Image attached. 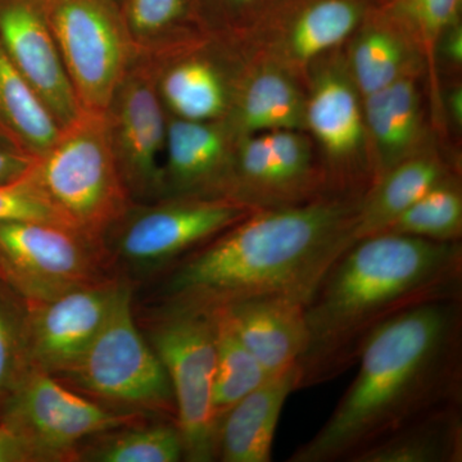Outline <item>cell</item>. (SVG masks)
Returning <instances> with one entry per match:
<instances>
[{"label":"cell","mask_w":462,"mask_h":462,"mask_svg":"<svg viewBox=\"0 0 462 462\" xmlns=\"http://www.w3.org/2000/svg\"><path fill=\"white\" fill-rule=\"evenodd\" d=\"M330 418L288 462H352L422 416L461 403L462 300H434L380 325Z\"/></svg>","instance_id":"cell-1"},{"label":"cell","mask_w":462,"mask_h":462,"mask_svg":"<svg viewBox=\"0 0 462 462\" xmlns=\"http://www.w3.org/2000/svg\"><path fill=\"white\" fill-rule=\"evenodd\" d=\"M26 307L14 289L0 284V409L29 365L25 354Z\"/></svg>","instance_id":"cell-33"},{"label":"cell","mask_w":462,"mask_h":462,"mask_svg":"<svg viewBox=\"0 0 462 462\" xmlns=\"http://www.w3.org/2000/svg\"><path fill=\"white\" fill-rule=\"evenodd\" d=\"M447 112L449 117L454 121L456 126L461 127L462 125V89L461 87L452 88L447 93Z\"/></svg>","instance_id":"cell-38"},{"label":"cell","mask_w":462,"mask_h":462,"mask_svg":"<svg viewBox=\"0 0 462 462\" xmlns=\"http://www.w3.org/2000/svg\"><path fill=\"white\" fill-rule=\"evenodd\" d=\"M376 3H378L379 7H382V5H384L385 3L388 2V0H375Z\"/></svg>","instance_id":"cell-39"},{"label":"cell","mask_w":462,"mask_h":462,"mask_svg":"<svg viewBox=\"0 0 462 462\" xmlns=\"http://www.w3.org/2000/svg\"><path fill=\"white\" fill-rule=\"evenodd\" d=\"M116 3H117L118 5V7H120V3H121V0H115Z\"/></svg>","instance_id":"cell-40"},{"label":"cell","mask_w":462,"mask_h":462,"mask_svg":"<svg viewBox=\"0 0 462 462\" xmlns=\"http://www.w3.org/2000/svg\"><path fill=\"white\" fill-rule=\"evenodd\" d=\"M236 138L224 120H167L162 199H224Z\"/></svg>","instance_id":"cell-17"},{"label":"cell","mask_w":462,"mask_h":462,"mask_svg":"<svg viewBox=\"0 0 462 462\" xmlns=\"http://www.w3.org/2000/svg\"><path fill=\"white\" fill-rule=\"evenodd\" d=\"M436 51L447 62L455 67H460L462 63V27L461 23H455L437 42Z\"/></svg>","instance_id":"cell-37"},{"label":"cell","mask_w":462,"mask_h":462,"mask_svg":"<svg viewBox=\"0 0 462 462\" xmlns=\"http://www.w3.org/2000/svg\"><path fill=\"white\" fill-rule=\"evenodd\" d=\"M0 45L60 129L80 115L41 0H0Z\"/></svg>","instance_id":"cell-16"},{"label":"cell","mask_w":462,"mask_h":462,"mask_svg":"<svg viewBox=\"0 0 462 462\" xmlns=\"http://www.w3.org/2000/svg\"><path fill=\"white\" fill-rule=\"evenodd\" d=\"M26 178L63 224L102 242L134 205L103 112L81 111L33 160Z\"/></svg>","instance_id":"cell-4"},{"label":"cell","mask_w":462,"mask_h":462,"mask_svg":"<svg viewBox=\"0 0 462 462\" xmlns=\"http://www.w3.org/2000/svg\"><path fill=\"white\" fill-rule=\"evenodd\" d=\"M145 60L167 116L199 123L226 117L243 66L242 51L205 36Z\"/></svg>","instance_id":"cell-13"},{"label":"cell","mask_w":462,"mask_h":462,"mask_svg":"<svg viewBox=\"0 0 462 462\" xmlns=\"http://www.w3.org/2000/svg\"><path fill=\"white\" fill-rule=\"evenodd\" d=\"M305 127L321 145L331 171L352 172L366 143L363 98L345 65L319 69L306 97Z\"/></svg>","instance_id":"cell-18"},{"label":"cell","mask_w":462,"mask_h":462,"mask_svg":"<svg viewBox=\"0 0 462 462\" xmlns=\"http://www.w3.org/2000/svg\"><path fill=\"white\" fill-rule=\"evenodd\" d=\"M33 160L35 158L0 134V185L12 184L25 178Z\"/></svg>","instance_id":"cell-35"},{"label":"cell","mask_w":462,"mask_h":462,"mask_svg":"<svg viewBox=\"0 0 462 462\" xmlns=\"http://www.w3.org/2000/svg\"><path fill=\"white\" fill-rule=\"evenodd\" d=\"M105 243L53 221H0V275L27 302L96 284Z\"/></svg>","instance_id":"cell-8"},{"label":"cell","mask_w":462,"mask_h":462,"mask_svg":"<svg viewBox=\"0 0 462 462\" xmlns=\"http://www.w3.org/2000/svg\"><path fill=\"white\" fill-rule=\"evenodd\" d=\"M11 220L53 221L63 224L26 176L12 184L0 185V221Z\"/></svg>","instance_id":"cell-34"},{"label":"cell","mask_w":462,"mask_h":462,"mask_svg":"<svg viewBox=\"0 0 462 462\" xmlns=\"http://www.w3.org/2000/svg\"><path fill=\"white\" fill-rule=\"evenodd\" d=\"M462 461L461 403L437 410L370 447L352 462Z\"/></svg>","instance_id":"cell-26"},{"label":"cell","mask_w":462,"mask_h":462,"mask_svg":"<svg viewBox=\"0 0 462 462\" xmlns=\"http://www.w3.org/2000/svg\"><path fill=\"white\" fill-rule=\"evenodd\" d=\"M117 287L116 282H96L50 300L27 302V365L51 375L71 369L105 324Z\"/></svg>","instance_id":"cell-14"},{"label":"cell","mask_w":462,"mask_h":462,"mask_svg":"<svg viewBox=\"0 0 462 462\" xmlns=\"http://www.w3.org/2000/svg\"><path fill=\"white\" fill-rule=\"evenodd\" d=\"M65 378L111 402L175 412L165 366L134 321L132 289L118 284L105 324Z\"/></svg>","instance_id":"cell-6"},{"label":"cell","mask_w":462,"mask_h":462,"mask_svg":"<svg viewBox=\"0 0 462 462\" xmlns=\"http://www.w3.org/2000/svg\"><path fill=\"white\" fill-rule=\"evenodd\" d=\"M81 111L105 112L136 56L115 0H41Z\"/></svg>","instance_id":"cell-7"},{"label":"cell","mask_w":462,"mask_h":462,"mask_svg":"<svg viewBox=\"0 0 462 462\" xmlns=\"http://www.w3.org/2000/svg\"><path fill=\"white\" fill-rule=\"evenodd\" d=\"M300 391V370L270 376L218 422L216 458L224 462H270L276 430L289 396Z\"/></svg>","instance_id":"cell-21"},{"label":"cell","mask_w":462,"mask_h":462,"mask_svg":"<svg viewBox=\"0 0 462 462\" xmlns=\"http://www.w3.org/2000/svg\"><path fill=\"white\" fill-rule=\"evenodd\" d=\"M60 133L53 116L0 45V134L38 158Z\"/></svg>","instance_id":"cell-27"},{"label":"cell","mask_w":462,"mask_h":462,"mask_svg":"<svg viewBox=\"0 0 462 462\" xmlns=\"http://www.w3.org/2000/svg\"><path fill=\"white\" fill-rule=\"evenodd\" d=\"M103 114L118 171L133 202L162 199L169 116L147 60L141 57L134 60Z\"/></svg>","instance_id":"cell-11"},{"label":"cell","mask_w":462,"mask_h":462,"mask_svg":"<svg viewBox=\"0 0 462 462\" xmlns=\"http://www.w3.org/2000/svg\"><path fill=\"white\" fill-rule=\"evenodd\" d=\"M354 35L346 67L361 98L413 74L411 41L382 8L374 9Z\"/></svg>","instance_id":"cell-24"},{"label":"cell","mask_w":462,"mask_h":462,"mask_svg":"<svg viewBox=\"0 0 462 462\" xmlns=\"http://www.w3.org/2000/svg\"><path fill=\"white\" fill-rule=\"evenodd\" d=\"M327 184V175L316 169L311 141L300 130H272L236 141L224 199L273 208L324 196Z\"/></svg>","instance_id":"cell-12"},{"label":"cell","mask_w":462,"mask_h":462,"mask_svg":"<svg viewBox=\"0 0 462 462\" xmlns=\"http://www.w3.org/2000/svg\"><path fill=\"white\" fill-rule=\"evenodd\" d=\"M194 16L209 38L242 50L272 0H191Z\"/></svg>","instance_id":"cell-32"},{"label":"cell","mask_w":462,"mask_h":462,"mask_svg":"<svg viewBox=\"0 0 462 462\" xmlns=\"http://www.w3.org/2000/svg\"><path fill=\"white\" fill-rule=\"evenodd\" d=\"M121 16L134 53L154 60L205 38L191 0H121Z\"/></svg>","instance_id":"cell-25"},{"label":"cell","mask_w":462,"mask_h":462,"mask_svg":"<svg viewBox=\"0 0 462 462\" xmlns=\"http://www.w3.org/2000/svg\"><path fill=\"white\" fill-rule=\"evenodd\" d=\"M151 339L171 383L185 460H216L214 314L170 305L152 330Z\"/></svg>","instance_id":"cell-5"},{"label":"cell","mask_w":462,"mask_h":462,"mask_svg":"<svg viewBox=\"0 0 462 462\" xmlns=\"http://www.w3.org/2000/svg\"><path fill=\"white\" fill-rule=\"evenodd\" d=\"M256 209L227 199L181 197L134 203L105 234L116 252L138 264H157L214 239Z\"/></svg>","instance_id":"cell-9"},{"label":"cell","mask_w":462,"mask_h":462,"mask_svg":"<svg viewBox=\"0 0 462 462\" xmlns=\"http://www.w3.org/2000/svg\"><path fill=\"white\" fill-rule=\"evenodd\" d=\"M363 197L324 194L298 205L256 209L200 245L173 273L171 305L212 311L240 300L287 297L309 303L355 243Z\"/></svg>","instance_id":"cell-2"},{"label":"cell","mask_w":462,"mask_h":462,"mask_svg":"<svg viewBox=\"0 0 462 462\" xmlns=\"http://www.w3.org/2000/svg\"><path fill=\"white\" fill-rule=\"evenodd\" d=\"M36 461L32 449L20 431L5 419L0 420V462Z\"/></svg>","instance_id":"cell-36"},{"label":"cell","mask_w":462,"mask_h":462,"mask_svg":"<svg viewBox=\"0 0 462 462\" xmlns=\"http://www.w3.org/2000/svg\"><path fill=\"white\" fill-rule=\"evenodd\" d=\"M448 176L451 175L442 161L427 151H420L382 173L357 207L355 242L387 230L416 200Z\"/></svg>","instance_id":"cell-23"},{"label":"cell","mask_w":462,"mask_h":462,"mask_svg":"<svg viewBox=\"0 0 462 462\" xmlns=\"http://www.w3.org/2000/svg\"><path fill=\"white\" fill-rule=\"evenodd\" d=\"M380 8L431 57L440 36L460 23L461 0H388Z\"/></svg>","instance_id":"cell-30"},{"label":"cell","mask_w":462,"mask_h":462,"mask_svg":"<svg viewBox=\"0 0 462 462\" xmlns=\"http://www.w3.org/2000/svg\"><path fill=\"white\" fill-rule=\"evenodd\" d=\"M306 96L293 75L278 63L240 69L224 123L236 139L272 130L305 127Z\"/></svg>","instance_id":"cell-20"},{"label":"cell","mask_w":462,"mask_h":462,"mask_svg":"<svg viewBox=\"0 0 462 462\" xmlns=\"http://www.w3.org/2000/svg\"><path fill=\"white\" fill-rule=\"evenodd\" d=\"M215 318L216 366L212 404L216 422L252 391L270 378L257 358L243 345L229 322L218 311Z\"/></svg>","instance_id":"cell-28"},{"label":"cell","mask_w":462,"mask_h":462,"mask_svg":"<svg viewBox=\"0 0 462 462\" xmlns=\"http://www.w3.org/2000/svg\"><path fill=\"white\" fill-rule=\"evenodd\" d=\"M385 231L433 242H461L462 191L457 180L448 176L440 181Z\"/></svg>","instance_id":"cell-29"},{"label":"cell","mask_w":462,"mask_h":462,"mask_svg":"<svg viewBox=\"0 0 462 462\" xmlns=\"http://www.w3.org/2000/svg\"><path fill=\"white\" fill-rule=\"evenodd\" d=\"M263 365L270 376L296 366L309 343L306 305L287 297H261L212 310Z\"/></svg>","instance_id":"cell-19"},{"label":"cell","mask_w":462,"mask_h":462,"mask_svg":"<svg viewBox=\"0 0 462 462\" xmlns=\"http://www.w3.org/2000/svg\"><path fill=\"white\" fill-rule=\"evenodd\" d=\"M461 289V242L391 231L356 240L306 305L309 343L297 364L300 391L351 369L380 325L413 307L460 298Z\"/></svg>","instance_id":"cell-3"},{"label":"cell","mask_w":462,"mask_h":462,"mask_svg":"<svg viewBox=\"0 0 462 462\" xmlns=\"http://www.w3.org/2000/svg\"><path fill=\"white\" fill-rule=\"evenodd\" d=\"M413 75L363 98L366 135L378 166L376 179L421 151L418 149L422 138L421 98Z\"/></svg>","instance_id":"cell-22"},{"label":"cell","mask_w":462,"mask_h":462,"mask_svg":"<svg viewBox=\"0 0 462 462\" xmlns=\"http://www.w3.org/2000/svg\"><path fill=\"white\" fill-rule=\"evenodd\" d=\"M2 411V419L25 438L36 461L66 460L85 438L118 430L135 416L103 409L32 366L17 380Z\"/></svg>","instance_id":"cell-10"},{"label":"cell","mask_w":462,"mask_h":462,"mask_svg":"<svg viewBox=\"0 0 462 462\" xmlns=\"http://www.w3.org/2000/svg\"><path fill=\"white\" fill-rule=\"evenodd\" d=\"M376 7L375 0H272L254 32L264 30L273 62L291 72L352 38Z\"/></svg>","instance_id":"cell-15"},{"label":"cell","mask_w":462,"mask_h":462,"mask_svg":"<svg viewBox=\"0 0 462 462\" xmlns=\"http://www.w3.org/2000/svg\"><path fill=\"white\" fill-rule=\"evenodd\" d=\"M184 458L178 425L126 430L98 446L90 460L100 462H176Z\"/></svg>","instance_id":"cell-31"}]
</instances>
